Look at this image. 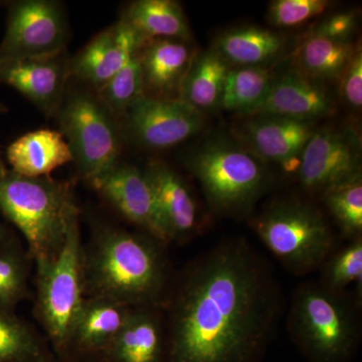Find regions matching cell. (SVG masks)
<instances>
[{"mask_svg": "<svg viewBox=\"0 0 362 362\" xmlns=\"http://www.w3.org/2000/svg\"><path fill=\"white\" fill-rule=\"evenodd\" d=\"M284 308L270 266L240 238L223 240L175 277L166 362H261Z\"/></svg>", "mask_w": 362, "mask_h": 362, "instance_id": "6da1fadb", "label": "cell"}, {"mask_svg": "<svg viewBox=\"0 0 362 362\" xmlns=\"http://www.w3.org/2000/svg\"><path fill=\"white\" fill-rule=\"evenodd\" d=\"M165 247L147 233L97 221L83 244L85 297L164 310L175 281Z\"/></svg>", "mask_w": 362, "mask_h": 362, "instance_id": "7a4b0ae2", "label": "cell"}, {"mask_svg": "<svg viewBox=\"0 0 362 362\" xmlns=\"http://www.w3.org/2000/svg\"><path fill=\"white\" fill-rule=\"evenodd\" d=\"M0 211L21 233L37 269L49 265L63 249L80 207L70 181L51 175L28 177L0 162Z\"/></svg>", "mask_w": 362, "mask_h": 362, "instance_id": "3957f363", "label": "cell"}, {"mask_svg": "<svg viewBox=\"0 0 362 362\" xmlns=\"http://www.w3.org/2000/svg\"><path fill=\"white\" fill-rule=\"evenodd\" d=\"M361 309L347 291L303 282L290 302V337L307 362H351L361 341Z\"/></svg>", "mask_w": 362, "mask_h": 362, "instance_id": "277c9868", "label": "cell"}, {"mask_svg": "<svg viewBox=\"0 0 362 362\" xmlns=\"http://www.w3.org/2000/svg\"><path fill=\"white\" fill-rule=\"evenodd\" d=\"M252 232L295 275L320 269L335 250L334 233L313 204L297 199L272 204L250 221Z\"/></svg>", "mask_w": 362, "mask_h": 362, "instance_id": "5b68a950", "label": "cell"}, {"mask_svg": "<svg viewBox=\"0 0 362 362\" xmlns=\"http://www.w3.org/2000/svg\"><path fill=\"white\" fill-rule=\"evenodd\" d=\"M187 168L201 185L209 206L221 216L251 213L270 182L262 160L223 140H211L188 156Z\"/></svg>", "mask_w": 362, "mask_h": 362, "instance_id": "8992f818", "label": "cell"}, {"mask_svg": "<svg viewBox=\"0 0 362 362\" xmlns=\"http://www.w3.org/2000/svg\"><path fill=\"white\" fill-rule=\"evenodd\" d=\"M80 218L71 223L58 258L37 269L33 316L56 357L68 351L74 325L85 300Z\"/></svg>", "mask_w": 362, "mask_h": 362, "instance_id": "52a82bcc", "label": "cell"}, {"mask_svg": "<svg viewBox=\"0 0 362 362\" xmlns=\"http://www.w3.org/2000/svg\"><path fill=\"white\" fill-rule=\"evenodd\" d=\"M54 118L81 180L89 183L119 163L120 130L96 95L85 90L66 92Z\"/></svg>", "mask_w": 362, "mask_h": 362, "instance_id": "ba28073f", "label": "cell"}, {"mask_svg": "<svg viewBox=\"0 0 362 362\" xmlns=\"http://www.w3.org/2000/svg\"><path fill=\"white\" fill-rule=\"evenodd\" d=\"M70 28L63 6L52 0H20L9 4L0 59L65 54Z\"/></svg>", "mask_w": 362, "mask_h": 362, "instance_id": "9c48e42d", "label": "cell"}, {"mask_svg": "<svg viewBox=\"0 0 362 362\" xmlns=\"http://www.w3.org/2000/svg\"><path fill=\"white\" fill-rule=\"evenodd\" d=\"M121 137L145 149L175 146L197 134L204 114L180 99L138 98L120 117Z\"/></svg>", "mask_w": 362, "mask_h": 362, "instance_id": "30bf717a", "label": "cell"}, {"mask_svg": "<svg viewBox=\"0 0 362 362\" xmlns=\"http://www.w3.org/2000/svg\"><path fill=\"white\" fill-rule=\"evenodd\" d=\"M361 175V140L351 128L316 130L302 152L300 183L309 192L328 188Z\"/></svg>", "mask_w": 362, "mask_h": 362, "instance_id": "8fae6325", "label": "cell"}, {"mask_svg": "<svg viewBox=\"0 0 362 362\" xmlns=\"http://www.w3.org/2000/svg\"><path fill=\"white\" fill-rule=\"evenodd\" d=\"M89 185L124 218L168 246V233L144 169L118 163Z\"/></svg>", "mask_w": 362, "mask_h": 362, "instance_id": "7c38bea8", "label": "cell"}, {"mask_svg": "<svg viewBox=\"0 0 362 362\" xmlns=\"http://www.w3.org/2000/svg\"><path fill=\"white\" fill-rule=\"evenodd\" d=\"M65 54L40 58L0 59V83L21 92L47 118L61 106L70 80Z\"/></svg>", "mask_w": 362, "mask_h": 362, "instance_id": "4fadbf2b", "label": "cell"}, {"mask_svg": "<svg viewBox=\"0 0 362 362\" xmlns=\"http://www.w3.org/2000/svg\"><path fill=\"white\" fill-rule=\"evenodd\" d=\"M240 124L238 135L259 160L287 165L301 157L315 133L314 121L275 115H254Z\"/></svg>", "mask_w": 362, "mask_h": 362, "instance_id": "5bb4252c", "label": "cell"}, {"mask_svg": "<svg viewBox=\"0 0 362 362\" xmlns=\"http://www.w3.org/2000/svg\"><path fill=\"white\" fill-rule=\"evenodd\" d=\"M142 42L120 20L97 35L69 59L71 78L99 89L125 66Z\"/></svg>", "mask_w": 362, "mask_h": 362, "instance_id": "9a60e30c", "label": "cell"}, {"mask_svg": "<svg viewBox=\"0 0 362 362\" xmlns=\"http://www.w3.org/2000/svg\"><path fill=\"white\" fill-rule=\"evenodd\" d=\"M169 242H188L201 230L199 206L185 180L168 164L154 160L144 168Z\"/></svg>", "mask_w": 362, "mask_h": 362, "instance_id": "2e32d148", "label": "cell"}, {"mask_svg": "<svg viewBox=\"0 0 362 362\" xmlns=\"http://www.w3.org/2000/svg\"><path fill=\"white\" fill-rule=\"evenodd\" d=\"M334 103L322 81L295 69L275 78L268 94L250 115H275L314 121L329 115Z\"/></svg>", "mask_w": 362, "mask_h": 362, "instance_id": "e0dca14e", "label": "cell"}, {"mask_svg": "<svg viewBox=\"0 0 362 362\" xmlns=\"http://www.w3.org/2000/svg\"><path fill=\"white\" fill-rule=\"evenodd\" d=\"M142 69L144 95L158 99H178L195 52L187 40H144L137 51Z\"/></svg>", "mask_w": 362, "mask_h": 362, "instance_id": "ac0fdd59", "label": "cell"}, {"mask_svg": "<svg viewBox=\"0 0 362 362\" xmlns=\"http://www.w3.org/2000/svg\"><path fill=\"white\" fill-rule=\"evenodd\" d=\"M132 309L108 298L86 297L65 356H102L122 330Z\"/></svg>", "mask_w": 362, "mask_h": 362, "instance_id": "d6986e66", "label": "cell"}, {"mask_svg": "<svg viewBox=\"0 0 362 362\" xmlns=\"http://www.w3.org/2000/svg\"><path fill=\"white\" fill-rule=\"evenodd\" d=\"M102 356L107 362H166L164 310L133 308L122 330Z\"/></svg>", "mask_w": 362, "mask_h": 362, "instance_id": "ffe728a7", "label": "cell"}, {"mask_svg": "<svg viewBox=\"0 0 362 362\" xmlns=\"http://www.w3.org/2000/svg\"><path fill=\"white\" fill-rule=\"evenodd\" d=\"M9 165L28 177L51 175L54 169L73 162V154L59 131L40 129L26 133L6 150Z\"/></svg>", "mask_w": 362, "mask_h": 362, "instance_id": "44dd1931", "label": "cell"}, {"mask_svg": "<svg viewBox=\"0 0 362 362\" xmlns=\"http://www.w3.org/2000/svg\"><path fill=\"white\" fill-rule=\"evenodd\" d=\"M121 21L144 42L176 39L189 42L190 30L182 8L173 0H138L123 13Z\"/></svg>", "mask_w": 362, "mask_h": 362, "instance_id": "7402d4cb", "label": "cell"}, {"mask_svg": "<svg viewBox=\"0 0 362 362\" xmlns=\"http://www.w3.org/2000/svg\"><path fill=\"white\" fill-rule=\"evenodd\" d=\"M230 70V64L214 47L195 54L181 84L178 99L204 114L221 106Z\"/></svg>", "mask_w": 362, "mask_h": 362, "instance_id": "603a6c76", "label": "cell"}, {"mask_svg": "<svg viewBox=\"0 0 362 362\" xmlns=\"http://www.w3.org/2000/svg\"><path fill=\"white\" fill-rule=\"evenodd\" d=\"M284 39L278 33L256 26L228 30L218 37L214 49L230 66H264L278 56Z\"/></svg>", "mask_w": 362, "mask_h": 362, "instance_id": "cb8c5ba5", "label": "cell"}, {"mask_svg": "<svg viewBox=\"0 0 362 362\" xmlns=\"http://www.w3.org/2000/svg\"><path fill=\"white\" fill-rule=\"evenodd\" d=\"M357 49L352 42H337L310 33L298 49L296 70L322 82L338 80Z\"/></svg>", "mask_w": 362, "mask_h": 362, "instance_id": "d4e9b609", "label": "cell"}, {"mask_svg": "<svg viewBox=\"0 0 362 362\" xmlns=\"http://www.w3.org/2000/svg\"><path fill=\"white\" fill-rule=\"evenodd\" d=\"M56 358L45 335L16 313L0 312V362H52Z\"/></svg>", "mask_w": 362, "mask_h": 362, "instance_id": "484cf974", "label": "cell"}, {"mask_svg": "<svg viewBox=\"0 0 362 362\" xmlns=\"http://www.w3.org/2000/svg\"><path fill=\"white\" fill-rule=\"evenodd\" d=\"M33 263L30 252L16 235L0 245V312L16 313L21 302L33 297Z\"/></svg>", "mask_w": 362, "mask_h": 362, "instance_id": "4316f807", "label": "cell"}, {"mask_svg": "<svg viewBox=\"0 0 362 362\" xmlns=\"http://www.w3.org/2000/svg\"><path fill=\"white\" fill-rule=\"evenodd\" d=\"M275 78L273 71L264 66L230 68L226 76L221 107L250 115L265 99Z\"/></svg>", "mask_w": 362, "mask_h": 362, "instance_id": "83f0119b", "label": "cell"}, {"mask_svg": "<svg viewBox=\"0 0 362 362\" xmlns=\"http://www.w3.org/2000/svg\"><path fill=\"white\" fill-rule=\"evenodd\" d=\"M319 282L333 291H347L354 285V295L362 304V237L350 240L349 245L334 250L320 267Z\"/></svg>", "mask_w": 362, "mask_h": 362, "instance_id": "f1b7e54d", "label": "cell"}, {"mask_svg": "<svg viewBox=\"0 0 362 362\" xmlns=\"http://www.w3.org/2000/svg\"><path fill=\"white\" fill-rule=\"evenodd\" d=\"M321 195L340 233L350 240L362 237V175L328 188Z\"/></svg>", "mask_w": 362, "mask_h": 362, "instance_id": "f546056e", "label": "cell"}, {"mask_svg": "<svg viewBox=\"0 0 362 362\" xmlns=\"http://www.w3.org/2000/svg\"><path fill=\"white\" fill-rule=\"evenodd\" d=\"M96 92L99 101L114 118H120L138 98L142 97L144 87L137 52L123 69Z\"/></svg>", "mask_w": 362, "mask_h": 362, "instance_id": "4dcf8cb0", "label": "cell"}, {"mask_svg": "<svg viewBox=\"0 0 362 362\" xmlns=\"http://www.w3.org/2000/svg\"><path fill=\"white\" fill-rule=\"evenodd\" d=\"M327 0H276L269 8V21L280 28H293L322 14Z\"/></svg>", "mask_w": 362, "mask_h": 362, "instance_id": "1f68e13d", "label": "cell"}, {"mask_svg": "<svg viewBox=\"0 0 362 362\" xmlns=\"http://www.w3.org/2000/svg\"><path fill=\"white\" fill-rule=\"evenodd\" d=\"M339 93L342 99L354 109L362 106V52L357 49L349 66L338 78Z\"/></svg>", "mask_w": 362, "mask_h": 362, "instance_id": "d6a6232c", "label": "cell"}, {"mask_svg": "<svg viewBox=\"0 0 362 362\" xmlns=\"http://www.w3.org/2000/svg\"><path fill=\"white\" fill-rule=\"evenodd\" d=\"M356 16L351 11L331 14L320 21L310 33L337 42H351L350 37L356 30Z\"/></svg>", "mask_w": 362, "mask_h": 362, "instance_id": "836d02e7", "label": "cell"}, {"mask_svg": "<svg viewBox=\"0 0 362 362\" xmlns=\"http://www.w3.org/2000/svg\"><path fill=\"white\" fill-rule=\"evenodd\" d=\"M52 362H107L102 356H66L56 357Z\"/></svg>", "mask_w": 362, "mask_h": 362, "instance_id": "e575fe53", "label": "cell"}, {"mask_svg": "<svg viewBox=\"0 0 362 362\" xmlns=\"http://www.w3.org/2000/svg\"><path fill=\"white\" fill-rule=\"evenodd\" d=\"M14 235H16V233H14L8 226L0 223V245L11 240Z\"/></svg>", "mask_w": 362, "mask_h": 362, "instance_id": "d590c367", "label": "cell"}, {"mask_svg": "<svg viewBox=\"0 0 362 362\" xmlns=\"http://www.w3.org/2000/svg\"><path fill=\"white\" fill-rule=\"evenodd\" d=\"M6 111H7V109L6 108V107H4V105L0 104V114L4 113V112H6ZM0 162H4V161H2L1 153H0Z\"/></svg>", "mask_w": 362, "mask_h": 362, "instance_id": "8d00e7d4", "label": "cell"}, {"mask_svg": "<svg viewBox=\"0 0 362 362\" xmlns=\"http://www.w3.org/2000/svg\"><path fill=\"white\" fill-rule=\"evenodd\" d=\"M0 6H1V2H0Z\"/></svg>", "mask_w": 362, "mask_h": 362, "instance_id": "74e56055", "label": "cell"}]
</instances>
